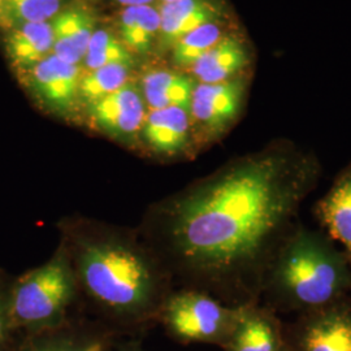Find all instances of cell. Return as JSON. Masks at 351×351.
<instances>
[{
	"label": "cell",
	"mask_w": 351,
	"mask_h": 351,
	"mask_svg": "<svg viewBox=\"0 0 351 351\" xmlns=\"http://www.w3.org/2000/svg\"><path fill=\"white\" fill-rule=\"evenodd\" d=\"M195 82L188 75L171 71H152L143 78L142 95L150 110L168 107L190 108Z\"/></svg>",
	"instance_id": "cell-15"
},
{
	"label": "cell",
	"mask_w": 351,
	"mask_h": 351,
	"mask_svg": "<svg viewBox=\"0 0 351 351\" xmlns=\"http://www.w3.org/2000/svg\"><path fill=\"white\" fill-rule=\"evenodd\" d=\"M130 65L112 64L90 71L80 85V98L88 104L101 101L128 84Z\"/></svg>",
	"instance_id": "cell-20"
},
{
	"label": "cell",
	"mask_w": 351,
	"mask_h": 351,
	"mask_svg": "<svg viewBox=\"0 0 351 351\" xmlns=\"http://www.w3.org/2000/svg\"><path fill=\"white\" fill-rule=\"evenodd\" d=\"M73 275L62 255L19 281L8 314L14 324L37 326L62 314L73 295Z\"/></svg>",
	"instance_id": "cell-3"
},
{
	"label": "cell",
	"mask_w": 351,
	"mask_h": 351,
	"mask_svg": "<svg viewBox=\"0 0 351 351\" xmlns=\"http://www.w3.org/2000/svg\"><path fill=\"white\" fill-rule=\"evenodd\" d=\"M146 114L142 93L129 82L108 97L90 104V116L97 126L108 136L124 141L138 136Z\"/></svg>",
	"instance_id": "cell-7"
},
{
	"label": "cell",
	"mask_w": 351,
	"mask_h": 351,
	"mask_svg": "<svg viewBox=\"0 0 351 351\" xmlns=\"http://www.w3.org/2000/svg\"><path fill=\"white\" fill-rule=\"evenodd\" d=\"M246 81L236 77L220 84H197L190 103V119L206 134L216 136L237 119Z\"/></svg>",
	"instance_id": "cell-6"
},
{
	"label": "cell",
	"mask_w": 351,
	"mask_h": 351,
	"mask_svg": "<svg viewBox=\"0 0 351 351\" xmlns=\"http://www.w3.org/2000/svg\"><path fill=\"white\" fill-rule=\"evenodd\" d=\"M306 188L285 151L246 159L177 202L171 237L184 262L226 274L254 262L284 226Z\"/></svg>",
	"instance_id": "cell-1"
},
{
	"label": "cell",
	"mask_w": 351,
	"mask_h": 351,
	"mask_svg": "<svg viewBox=\"0 0 351 351\" xmlns=\"http://www.w3.org/2000/svg\"><path fill=\"white\" fill-rule=\"evenodd\" d=\"M230 351H285L275 324L261 315L239 317L232 332Z\"/></svg>",
	"instance_id": "cell-18"
},
{
	"label": "cell",
	"mask_w": 351,
	"mask_h": 351,
	"mask_svg": "<svg viewBox=\"0 0 351 351\" xmlns=\"http://www.w3.org/2000/svg\"><path fill=\"white\" fill-rule=\"evenodd\" d=\"M160 14L152 5L126 7L120 16L121 42L129 51L146 53L159 37Z\"/></svg>",
	"instance_id": "cell-16"
},
{
	"label": "cell",
	"mask_w": 351,
	"mask_h": 351,
	"mask_svg": "<svg viewBox=\"0 0 351 351\" xmlns=\"http://www.w3.org/2000/svg\"><path fill=\"white\" fill-rule=\"evenodd\" d=\"M5 47L14 65L30 69L52 55L53 33L51 21L13 26L5 39Z\"/></svg>",
	"instance_id": "cell-14"
},
{
	"label": "cell",
	"mask_w": 351,
	"mask_h": 351,
	"mask_svg": "<svg viewBox=\"0 0 351 351\" xmlns=\"http://www.w3.org/2000/svg\"><path fill=\"white\" fill-rule=\"evenodd\" d=\"M80 274L97 301L119 311L143 308L155 289L146 259L129 246L112 241L88 243L80 254Z\"/></svg>",
	"instance_id": "cell-2"
},
{
	"label": "cell",
	"mask_w": 351,
	"mask_h": 351,
	"mask_svg": "<svg viewBox=\"0 0 351 351\" xmlns=\"http://www.w3.org/2000/svg\"><path fill=\"white\" fill-rule=\"evenodd\" d=\"M27 72L30 88L51 110L66 113L75 107L84 77L80 65L65 63L55 55H50Z\"/></svg>",
	"instance_id": "cell-8"
},
{
	"label": "cell",
	"mask_w": 351,
	"mask_h": 351,
	"mask_svg": "<svg viewBox=\"0 0 351 351\" xmlns=\"http://www.w3.org/2000/svg\"><path fill=\"white\" fill-rule=\"evenodd\" d=\"M0 26L12 29V23H11V20H10V16H8L5 0H0Z\"/></svg>",
	"instance_id": "cell-24"
},
{
	"label": "cell",
	"mask_w": 351,
	"mask_h": 351,
	"mask_svg": "<svg viewBox=\"0 0 351 351\" xmlns=\"http://www.w3.org/2000/svg\"><path fill=\"white\" fill-rule=\"evenodd\" d=\"M52 55L68 64L82 63L88 43L95 33V19L82 8L59 13L52 21Z\"/></svg>",
	"instance_id": "cell-11"
},
{
	"label": "cell",
	"mask_w": 351,
	"mask_h": 351,
	"mask_svg": "<svg viewBox=\"0 0 351 351\" xmlns=\"http://www.w3.org/2000/svg\"><path fill=\"white\" fill-rule=\"evenodd\" d=\"M32 351H103V346L99 342H90L85 345H50Z\"/></svg>",
	"instance_id": "cell-23"
},
{
	"label": "cell",
	"mask_w": 351,
	"mask_h": 351,
	"mask_svg": "<svg viewBox=\"0 0 351 351\" xmlns=\"http://www.w3.org/2000/svg\"><path fill=\"white\" fill-rule=\"evenodd\" d=\"M82 63L88 72L112 64H125L132 66L133 56L119 38L106 30L97 29L88 43Z\"/></svg>",
	"instance_id": "cell-21"
},
{
	"label": "cell",
	"mask_w": 351,
	"mask_h": 351,
	"mask_svg": "<svg viewBox=\"0 0 351 351\" xmlns=\"http://www.w3.org/2000/svg\"><path fill=\"white\" fill-rule=\"evenodd\" d=\"M159 43L172 49L182 37L197 27L220 20V7L213 0H175L162 3Z\"/></svg>",
	"instance_id": "cell-10"
},
{
	"label": "cell",
	"mask_w": 351,
	"mask_h": 351,
	"mask_svg": "<svg viewBox=\"0 0 351 351\" xmlns=\"http://www.w3.org/2000/svg\"><path fill=\"white\" fill-rule=\"evenodd\" d=\"M13 26L27 23H49L62 12L63 0H5Z\"/></svg>",
	"instance_id": "cell-22"
},
{
	"label": "cell",
	"mask_w": 351,
	"mask_h": 351,
	"mask_svg": "<svg viewBox=\"0 0 351 351\" xmlns=\"http://www.w3.org/2000/svg\"><path fill=\"white\" fill-rule=\"evenodd\" d=\"M217 21L197 27L185 37L181 38L172 47V55L176 65L182 68H191L202 56L220 42L224 36L223 26Z\"/></svg>",
	"instance_id": "cell-19"
},
{
	"label": "cell",
	"mask_w": 351,
	"mask_h": 351,
	"mask_svg": "<svg viewBox=\"0 0 351 351\" xmlns=\"http://www.w3.org/2000/svg\"><path fill=\"white\" fill-rule=\"evenodd\" d=\"M293 345V351H351V311L329 310L306 320Z\"/></svg>",
	"instance_id": "cell-9"
},
{
	"label": "cell",
	"mask_w": 351,
	"mask_h": 351,
	"mask_svg": "<svg viewBox=\"0 0 351 351\" xmlns=\"http://www.w3.org/2000/svg\"><path fill=\"white\" fill-rule=\"evenodd\" d=\"M280 275L291 297L310 307L332 301L342 285L339 263L311 239H298L291 245L284 256Z\"/></svg>",
	"instance_id": "cell-4"
},
{
	"label": "cell",
	"mask_w": 351,
	"mask_h": 351,
	"mask_svg": "<svg viewBox=\"0 0 351 351\" xmlns=\"http://www.w3.org/2000/svg\"><path fill=\"white\" fill-rule=\"evenodd\" d=\"M319 210L330 236L351 254V171L339 178Z\"/></svg>",
	"instance_id": "cell-17"
},
{
	"label": "cell",
	"mask_w": 351,
	"mask_h": 351,
	"mask_svg": "<svg viewBox=\"0 0 351 351\" xmlns=\"http://www.w3.org/2000/svg\"><path fill=\"white\" fill-rule=\"evenodd\" d=\"M123 7H139V5H151L155 0H116Z\"/></svg>",
	"instance_id": "cell-25"
},
{
	"label": "cell",
	"mask_w": 351,
	"mask_h": 351,
	"mask_svg": "<svg viewBox=\"0 0 351 351\" xmlns=\"http://www.w3.org/2000/svg\"><path fill=\"white\" fill-rule=\"evenodd\" d=\"M249 63L245 43L236 36H226L190 69L199 84H220L236 78Z\"/></svg>",
	"instance_id": "cell-13"
},
{
	"label": "cell",
	"mask_w": 351,
	"mask_h": 351,
	"mask_svg": "<svg viewBox=\"0 0 351 351\" xmlns=\"http://www.w3.org/2000/svg\"><path fill=\"white\" fill-rule=\"evenodd\" d=\"M167 320L177 336L185 339L208 341L233 332L234 315L211 298L186 293L168 303Z\"/></svg>",
	"instance_id": "cell-5"
},
{
	"label": "cell",
	"mask_w": 351,
	"mask_h": 351,
	"mask_svg": "<svg viewBox=\"0 0 351 351\" xmlns=\"http://www.w3.org/2000/svg\"><path fill=\"white\" fill-rule=\"evenodd\" d=\"M4 328H5V320H4V313H3V308L0 306V345L4 339Z\"/></svg>",
	"instance_id": "cell-26"
},
{
	"label": "cell",
	"mask_w": 351,
	"mask_h": 351,
	"mask_svg": "<svg viewBox=\"0 0 351 351\" xmlns=\"http://www.w3.org/2000/svg\"><path fill=\"white\" fill-rule=\"evenodd\" d=\"M191 119L185 108L150 110L142 128L143 138L152 150L173 155L184 150L190 137Z\"/></svg>",
	"instance_id": "cell-12"
},
{
	"label": "cell",
	"mask_w": 351,
	"mask_h": 351,
	"mask_svg": "<svg viewBox=\"0 0 351 351\" xmlns=\"http://www.w3.org/2000/svg\"><path fill=\"white\" fill-rule=\"evenodd\" d=\"M168 1H175V0H162V3H168Z\"/></svg>",
	"instance_id": "cell-27"
}]
</instances>
